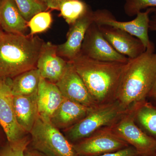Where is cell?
<instances>
[{
	"label": "cell",
	"mask_w": 156,
	"mask_h": 156,
	"mask_svg": "<svg viewBox=\"0 0 156 156\" xmlns=\"http://www.w3.org/2000/svg\"><path fill=\"white\" fill-rule=\"evenodd\" d=\"M93 22V11L90 9L83 16L70 26L66 41L57 45L58 56L68 62L75 59L80 54L86 32Z\"/></svg>",
	"instance_id": "obj_12"
},
{
	"label": "cell",
	"mask_w": 156,
	"mask_h": 156,
	"mask_svg": "<svg viewBox=\"0 0 156 156\" xmlns=\"http://www.w3.org/2000/svg\"><path fill=\"white\" fill-rule=\"evenodd\" d=\"M154 14L150 18L149 22V30L156 31V9L154 8L152 12Z\"/></svg>",
	"instance_id": "obj_28"
},
{
	"label": "cell",
	"mask_w": 156,
	"mask_h": 156,
	"mask_svg": "<svg viewBox=\"0 0 156 156\" xmlns=\"http://www.w3.org/2000/svg\"><path fill=\"white\" fill-rule=\"evenodd\" d=\"M136 114L140 123L151 133L156 135V109L144 105L138 109Z\"/></svg>",
	"instance_id": "obj_23"
},
{
	"label": "cell",
	"mask_w": 156,
	"mask_h": 156,
	"mask_svg": "<svg viewBox=\"0 0 156 156\" xmlns=\"http://www.w3.org/2000/svg\"><path fill=\"white\" fill-rule=\"evenodd\" d=\"M0 23L5 33L25 35L27 21L22 16L14 0H2L0 5Z\"/></svg>",
	"instance_id": "obj_18"
},
{
	"label": "cell",
	"mask_w": 156,
	"mask_h": 156,
	"mask_svg": "<svg viewBox=\"0 0 156 156\" xmlns=\"http://www.w3.org/2000/svg\"><path fill=\"white\" fill-rule=\"evenodd\" d=\"M41 76L36 68L27 71L10 80L14 96H27L37 94Z\"/></svg>",
	"instance_id": "obj_19"
},
{
	"label": "cell",
	"mask_w": 156,
	"mask_h": 156,
	"mask_svg": "<svg viewBox=\"0 0 156 156\" xmlns=\"http://www.w3.org/2000/svg\"><path fill=\"white\" fill-rule=\"evenodd\" d=\"M156 8V0H125L124 10L129 17L136 16L142 10Z\"/></svg>",
	"instance_id": "obj_25"
},
{
	"label": "cell",
	"mask_w": 156,
	"mask_h": 156,
	"mask_svg": "<svg viewBox=\"0 0 156 156\" xmlns=\"http://www.w3.org/2000/svg\"><path fill=\"white\" fill-rule=\"evenodd\" d=\"M56 84L41 77L37 93L39 115L50 121L51 117L64 100Z\"/></svg>",
	"instance_id": "obj_15"
},
{
	"label": "cell",
	"mask_w": 156,
	"mask_h": 156,
	"mask_svg": "<svg viewBox=\"0 0 156 156\" xmlns=\"http://www.w3.org/2000/svg\"><path fill=\"white\" fill-rule=\"evenodd\" d=\"M156 77L154 46L126 63L115 97L124 108L141 101L149 95Z\"/></svg>",
	"instance_id": "obj_1"
},
{
	"label": "cell",
	"mask_w": 156,
	"mask_h": 156,
	"mask_svg": "<svg viewBox=\"0 0 156 156\" xmlns=\"http://www.w3.org/2000/svg\"><path fill=\"white\" fill-rule=\"evenodd\" d=\"M44 42L37 35L5 33L0 38V81L37 68Z\"/></svg>",
	"instance_id": "obj_3"
},
{
	"label": "cell",
	"mask_w": 156,
	"mask_h": 156,
	"mask_svg": "<svg viewBox=\"0 0 156 156\" xmlns=\"http://www.w3.org/2000/svg\"><path fill=\"white\" fill-rule=\"evenodd\" d=\"M51 11L39 12L27 21V27L30 30V35L33 36L45 32L51 27L53 21Z\"/></svg>",
	"instance_id": "obj_21"
},
{
	"label": "cell",
	"mask_w": 156,
	"mask_h": 156,
	"mask_svg": "<svg viewBox=\"0 0 156 156\" xmlns=\"http://www.w3.org/2000/svg\"><path fill=\"white\" fill-rule=\"evenodd\" d=\"M11 79L0 81V125L9 142L24 137L26 132L17 122L14 111Z\"/></svg>",
	"instance_id": "obj_10"
},
{
	"label": "cell",
	"mask_w": 156,
	"mask_h": 156,
	"mask_svg": "<svg viewBox=\"0 0 156 156\" xmlns=\"http://www.w3.org/2000/svg\"><path fill=\"white\" fill-rule=\"evenodd\" d=\"M34 148L46 156H79L59 129L38 115L30 132Z\"/></svg>",
	"instance_id": "obj_5"
},
{
	"label": "cell",
	"mask_w": 156,
	"mask_h": 156,
	"mask_svg": "<svg viewBox=\"0 0 156 156\" xmlns=\"http://www.w3.org/2000/svg\"><path fill=\"white\" fill-rule=\"evenodd\" d=\"M90 9L87 3L82 0H68L60 6L59 16L70 26L83 16Z\"/></svg>",
	"instance_id": "obj_20"
},
{
	"label": "cell",
	"mask_w": 156,
	"mask_h": 156,
	"mask_svg": "<svg viewBox=\"0 0 156 156\" xmlns=\"http://www.w3.org/2000/svg\"><path fill=\"white\" fill-rule=\"evenodd\" d=\"M29 143L27 136L14 142H9L0 151V156H27V148Z\"/></svg>",
	"instance_id": "obj_24"
},
{
	"label": "cell",
	"mask_w": 156,
	"mask_h": 156,
	"mask_svg": "<svg viewBox=\"0 0 156 156\" xmlns=\"http://www.w3.org/2000/svg\"><path fill=\"white\" fill-rule=\"evenodd\" d=\"M56 84L65 98L88 107L98 105L71 62H68L65 71Z\"/></svg>",
	"instance_id": "obj_11"
},
{
	"label": "cell",
	"mask_w": 156,
	"mask_h": 156,
	"mask_svg": "<svg viewBox=\"0 0 156 156\" xmlns=\"http://www.w3.org/2000/svg\"><path fill=\"white\" fill-rule=\"evenodd\" d=\"M154 8H149L144 12H140L131 21L122 22L117 20L110 11L106 9H98L93 11V22L98 26L106 25L125 31L139 39L146 49L154 46L148 36L150 15Z\"/></svg>",
	"instance_id": "obj_6"
},
{
	"label": "cell",
	"mask_w": 156,
	"mask_h": 156,
	"mask_svg": "<svg viewBox=\"0 0 156 156\" xmlns=\"http://www.w3.org/2000/svg\"><path fill=\"white\" fill-rule=\"evenodd\" d=\"M113 131L128 144H131L140 155L149 156L156 151V140L148 136L134 122L133 113L124 116Z\"/></svg>",
	"instance_id": "obj_9"
},
{
	"label": "cell",
	"mask_w": 156,
	"mask_h": 156,
	"mask_svg": "<svg viewBox=\"0 0 156 156\" xmlns=\"http://www.w3.org/2000/svg\"><path fill=\"white\" fill-rule=\"evenodd\" d=\"M20 14L28 21L35 14L48 11V7L42 0H14Z\"/></svg>",
	"instance_id": "obj_22"
},
{
	"label": "cell",
	"mask_w": 156,
	"mask_h": 156,
	"mask_svg": "<svg viewBox=\"0 0 156 156\" xmlns=\"http://www.w3.org/2000/svg\"><path fill=\"white\" fill-rule=\"evenodd\" d=\"M80 54L99 61L126 63L129 60L112 47L103 36L99 27L94 22L86 32Z\"/></svg>",
	"instance_id": "obj_7"
},
{
	"label": "cell",
	"mask_w": 156,
	"mask_h": 156,
	"mask_svg": "<svg viewBox=\"0 0 156 156\" xmlns=\"http://www.w3.org/2000/svg\"><path fill=\"white\" fill-rule=\"evenodd\" d=\"M26 154L27 156H45L34 151H26Z\"/></svg>",
	"instance_id": "obj_30"
},
{
	"label": "cell",
	"mask_w": 156,
	"mask_h": 156,
	"mask_svg": "<svg viewBox=\"0 0 156 156\" xmlns=\"http://www.w3.org/2000/svg\"><path fill=\"white\" fill-rule=\"evenodd\" d=\"M2 30V29L1 25V23H0V38L2 37V36L4 35V34L5 33L3 32Z\"/></svg>",
	"instance_id": "obj_31"
},
{
	"label": "cell",
	"mask_w": 156,
	"mask_h": 156,
	"mask_svg": "<svg viewBox=\"0 0 156 156\" xmlns=\"http://www.w3.org/2000/svg\"><path fill=\"white\" fill-rule=\"evenodd\" d=\"M13 101L17 122L26 133H30L39 115L37 94L14 96Z\"/></svg>",
	"instance_id": "obj_17"
},
{
	"label": "cell",
	"mask_w": 156,
	"mask_h": 156,
	"mask_svg": "<svg viewBox=\"0 0 156 156\" xmlns=\"http://www.w3.org/2000/svg\"><path fill=\"white\" fill-rule=\"evenodd\" d=\"M2 0H0V5H1V3H2Z\"/></svg>",
	"instance_id": "obj_32"
},
{
	"label": "cell",
	"mask_w": 156,
	"mask_h": 156,
	"mask_svg": "<svg viewBox=\"0 0 156 156\" xmlns=\"http://www.w3.org/2000/svg\"><path fill=\"white\" fill-rule=\"evenodd\" d=\"M93 108L65 98L50 122L58 129H66L82 120Z\"/></svg>",
	"instance_id": "obj_16"
},
{
	"label": "cell",
	"mask_w": 156,
	"mask_h": 156,
	"mask_svg": "<svg viewBox=\"0 0 156 156\" xmlns=\"http://www.w3.org/2000/svg\"><path fill=\"white\" fill-rule=\"evenodd\" d=\"M149 95L156 98V77L154 82L153 86L152 87V89L149 94Z\"/></svg>",
	"instance_id": "obj_29"
},
{
	"label": "cell",
	"mask_w": 156,
	"mask_h": 156,
	"mask_svg": "<svg viewBox=\"0 0 156 156\" xmlns=\"http://www.w3.org/2000/svg\"><path fill=\"white\" fill-rule=\"evenodd\" d=\"M98 26L103 36L112 47L129 59L138 57L146 50L139 39L125 31L109 26Z\"/></svg>",
	"instance_id": "obj_14"
},
{
	"label": "cell",
	"mask_w": 156,
	"mask_h": 156,
	"mask_svg": "<svg viewBox=\"0 0 156 156\" xmlns=\"http://www.w3.org/2000/svg\"><path fill=\"white\" fill-rule=\"evenodd\" d=\"M138 152L134 147H127L119 150L95 156H140Z\"/></svg>",
	"instance_id": "obj_26"
},
{
	"label": "cell",
	"mask_w": 156,
	"mask_h": 156,
	"mask_svg": "<svg viewBox=\"0 0 156 156\" xmlns=\"http://www.w3.org/2000/svg\"><path fill=\"white\" fill-rule=\"evenodd\" d=\"M79 156H95L128 147V144L112 129L99 130L73 145Z\"/></svg>",
	"instance_id": "obj_8"
},
{
	"label": "cell",
	"mask_w": 156,
	"mask_h": 156,
	"mask_svg": "<svg viewBox=\"0 0 156 156\" xmlns=\"http://www.w3.org/2000/svg\"><path fill=\"white\" fill-rule=\"evenodd\" d=\"M126 110L118 101L98 105L82 120L65 131L72 141L84 139L102 127L113 124Z\"/></svg>",
	"instance_id": "obj_4"
},
{
	"label": "cell",
	"mask_w": 156,
	"mask_h": 156,
	"mask_svg": "<svg viewBox=\"0 0 156 156\" xmlns=\"http://www.w3.org/2000/svg\"><path fill=\"white\" fill-rule=\"evenodd\" d=\"M57 45L44 42L37 63L41 77L56 84L63 75L68 62L57 53Z\"/></svg>",
	"instance_id": "obj_13"
},
{
	"label": "cell",
	"mask_w": 156,
	"mask_h": 156,
	"mask_svg": "<svg viewBox=\"0 0 156 156\" xmlns=\"http://www.w3.org/2000/svg\"><path fill=\"white\" fill-rule=\"evenodd\" d=\"M71 62L98 105L115 97L127 62L99 61L81 54Z\"/></svg>",
	"instance_id": "obj_2"
},
{
	"label": "cell",
	"mask_w": 156,
	"mask_h": 156,
	"mask_svg": "<svg viewBox=\"0 0 156 156\" xmlns=\"http://www.w3.org/2000/svg\"><path fill=\"white\" fill-rule=\"evenodd\" d=\"M48 7V10L59 11L62 3L68 0H42Z\"/></svg>",
	"instance_id": "obj_27"
}]
</instances>
